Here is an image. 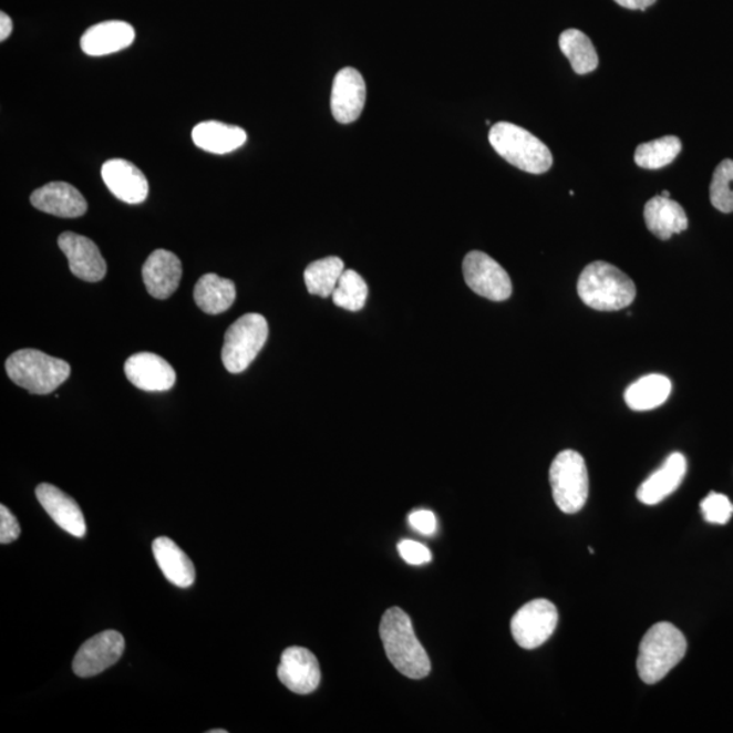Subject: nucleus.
Segmentation results:
<instances>
[{"instance_id": "obj_1", "label": "nucleus", "mask_w": 733, "mask_h": 733, "mask_svg": "<svg viewBox=\"0 0 733 733\" xmlns=\"http://www.w3.org/2000/svg\"><path fill=\"white\" fill-rule=\"evenodd\" d=\"M384 651L402 675L423 679L431 672V660L414 634L410 616L400 607L384 612L380 627Z\"/></svg>"}, {"instance_id": "obj_2", "label": "nucleus", "mask_w": 733, "mask_h": 733, "mask_svg": "<svg viewBox=\"0 0 733 733\" xmlns=\"http://www.w3.org/2000/svg\"><path fill=\"white\" fill-rule=\"evenodd\" d=\"M578 292L582 302L593 310L618 311L633 303L636 286L621 269L595 261L582 270Z\"/></svg>"}, {"instance_id": "obj_3", "label": "nucleus", "mask_w": 733, "mask_h": 733, "mask_svg": "<svg viewBox=\"0 0 733 733\" xmlns=\"http://www.w3.org/2000/svg\"><path fill=\"white\" fill-rule=\"evenodd\" d=\"M688 651L683 633L670 622L653 624L642 639L637 658V671L647 684H654L681 663Z\"/></svg>"}, {"instance_id": "obj_4", "label": "nucleus", "mask_w": 733, "mask_h": 733, "mask_svg": "<svg viewBox=\"0 0 733 733\" xmlns=\"http://www.w3.org/2000/svg\"><path fill=\"white\" fill-rule=\"evenodd\" d=\"M489 142L502 158L523 172L543 174L553 165L549 147L519 125L495 124L489 132Z\"/></svg>"}, {"instance_id": "obj_5", "label": "nucleus", "mask_w": 733, "mask_h": 733, "mask_svg": "<svg viewBox=\"0 0 733 733\" xmlns=\"http://www.w3.org/2000/svg\"><path fill=\"white\" fill-rule=\"evenodd\" d=\"M11 381L32 394H50L71 374V366L62 359L38 350L17 351L6 362Z\"/></svg>"}, {"instance_id": "obj_6", "label": "nucleus", "mask_w": 733, "mask_h": 733, "mask_svg": "<svg viewBox=\"0 0 733 733\" xmlns=\"http://www.w3.org/2000/svg\"><path fill=\"white\" fill-rule=\"evenodd\" d=\"M550 485L557 507L565 514H576L588 498V471L585 458L574 450H565L550 466Z\"/></svg>"}, {"instance_id": "obj_7", "label": "nucleus", "mask_w": 733, "mask_h": 733, "mask_svg": "<svg viewBox=\"0 0 733 733\" xmlns=\"http://www.w3.org/2000/svg\"><path fill=\"white\" fill-rule=\"evenodd\" d=\"M268 322L257 312L240 317L225 335L221 362L231 374L245 371L260 353L268 340Z\"/></svg>"}, {"instance_id": "obj_8", "label": "nucleus", "mask_w": 733, "mask_h": 733, "mask_svg": "<svg viewBox=\"0 0 733 733\" xmlns=\"http://www.w3.org/2000/svg\"><path fill=\"white\" fill-rule=\"evenodd\" d=\"M557 623V607L549 600L536 599L516 612L510 621V632L519 647L536 649L550 639Z\"/></svg>"}, {"instance_id": "obj_9", "label": "nucleus", "mask_w": 733, "mask_h": 733, "mask_svg": "<svg viewBox=\"0 0 733 733\" xmlns=\"http://www.w3.org/2000/svg\"><path fill=\"white\" fill-rule=\"evenodd\" d=\"M466 285L477 296L503 302L513 293V282L500 264L483 251H471L464 260Z\"/></svg>"}, {"instance_id": "obj_10", "label": "nucleus", "mask_w": 733, "mask_h": 733, "mask_svg": "<svg viewBox=\"0 0 733 733\" xmlns=\"http://www.w3.org/2000/svg\"><path fill=\"white\" fill-rule=\"evenodd\" d=\"M124 649L125 640L122 633L116 630H105L80 648L72 669L81 678L99 675L122 659Z\"/></svg>"}, {"instance_id": "obj_11", "label": "nucleus", "mask_w": 733, "mask_h": 733, "mask_svg": "<svg viewBox=\"0 0 733 733\" xmlns=\"http://www.w3.org/2000/svg\"><path fill=\"white\" fill-rule=\"evenodd\" d=\"M278 677L292 693L306 695L321 682V669L314 653L302 647L287 648L281 654Z\"/></svg>"}, {"instance_id": "obj_12", "label": "nucleus", "mask_w": 733, "mask_h": 733, "mask_svg": "<svg viewBox=\"0 0 733 733\" xmlns=\"http://www.w3.org/2000/svg\"><path fill=\"white\" fill-rule=\"evenodd\" d=\"M59 248L68 257L71 272L82 280L97 282L105 278L106 262L92 239L75 233H63Z\"/></svg>"}, {"instance_id": "obj_13", "label": "nucleus", "mask_w": 733, "mask_h": 733, "mask_svg": "<svg viewBox=\"0 0 733 733\" xmlns=\"http://www.w3.org/2000/svg\"><path fill=\"white\" fill-rule=\"evenodd\" d=\"M366 100V86L362 74L352 68H345L334 76L330 107L340 124L357 122L362 114Z\"/></svg>"}, {"instance_id": "obj_14", "label": "nucleus", "mask_w": 733, "mask_h": 733, "mask_svg": "<svg viewBox=\"0 0 733 733\" xmlns=\"http://www.w3.org/2000/svg\"><path fill=\"white\" fill-rule=\"evenodd\" d=\"M124 371L134 386L146 392H166L177 380L173 366L159 354L149 352L132 354L124 364Z\"/></svg>"}, {"instance_id": "obj_15", "label": "nucleus", "mask_w": 733, "mask_h": 733, "mask_svg": "<svg viewBox=\"0 0 733 733\" xmlns=\"http://www.w3.org/2000/svg\"><path fill=\"white\" fill-rule=\"evenodd\" d=\"M107 189L114 196L127 204H141L148 197L146 176L134 164L125 159L105 162L101 169Z\"/></svg>"}, {"instance_id": "obj_16", "label": "nucleus", "mask_w": 733, "mask_h": 733, "mask_svg": "<svg viewBox=\"0 0 733 733\" xmlns=\"http://www.w3.org/2000/svg\"><path fill=\"white\" fill-rule=\"evenodd\" d=\"M30 203L39 211L59 216V218H80L87 211L86 198L71 184L50 183L30 196Z\"/></svg>"}, {"instance_id": "obj_17", "label": "nucleus", "mask_w": 733, "mask_h": 733, "mask_svg": "<svg viewBox=\"0 0 733 733\" xmlns=\"http://www.w3.org/2000/svg\"><path fill=\"white\" fill-rule=\"evenodd\" d=\"M182 276V261L169 250H155L143 266L144 285L149 296L156 299L171 298L177 291Z\"/></svg>"}, {"instance_id": "obj_18", "label": "nucleus", "mask_w": 733, "mask_h": 733, "mask_svg": "<svg viewBox=\"0 0 733 733\" xmlns=\"http://www.w3.org/2000/svg\"><path fill=\"white\" fill-rule=\"evenodd\" d=\"M35 496L59 527L76 538L85 537V516H83L82 509L74 498L65 495L63 491L51 484L39 485L35 488Z\"/></svg>"}, {"instance_id": "obj_19", "label": "nucleus", "mask_w": 733, "mask_h": 733, "mask_svg": "<svg viewBox=\"0 0 733 733\" xmlns=\"http://www.w3.org/2000/svg\"><path fill=\"white\" fill-rule=\"evenodd\" d=\"M135 29L124 21H106L82 35V51L89 56H106L125 50L135 41Z\"/></svg>"}, {"instance_id": "obj_20", "label": "nucleus", "mask_w": 733, "mask_h": 733, "mask_svg": "<svg viewBox=\"0 0 733 733\" xmlns=\"http://www.w3.org/2000/svg\"><path fill=\"white\" fill-rule=\"evenodd\" d=\"M688 471V462L681 453H674L667 458L664 465L654 472L646 483L640 485L637 491V497L647 506H654L663 502L665 497L679 488L682 484L684 474Z\"/></svg>"}, {"instance_id": "obj_21", "label": "nucleus", "mask_w": 733, "mask_h": 733, "mask_svg": "<svg viewBox=\"0 0 733 733\" xmlns=\"http://www.w3.org/2000/svg\"><path fill=\"white\" fill-rule=\"evenodd\" d=\"M644 219L648 230L662 240L670 239L689 227L688 215L681 204L662 195L646 204Z\"/></svg>"}, {"instance_id": "obj_22", "label": "nucleus", "mask_w": 733, "mask_h": 733, "mask_svg": "<svg viewBox=\"0 0 733 733\" xmlns=\"http://www.w3.org/2000/svg\"><path fill=\"white\" fill-rule=\"evenodd\" d=\"M153 553L162 574L172 585L179 588H188L194 585L196 579L195 565L171 538H156L153 543Z\"/></svg>"}, {"instance_id": "obj_23", "label": "nucleus", "mask_w": 733, "mask_h": 733, "mask_svg": "<svg viewBox=\"0 0 733 733\" xmlns=\"http://www.w3.org/2000/svg\"><path fill=\"white\" fill-rule=\"evenodd\" d=\"M192 140L204 152L224 155L242 147L246 141H248V135H246L242 128L236 127V125L204 122L197 124L194 131H192Z\"/></svg>"}, {"instance_id": "obj_24", "label": "nucleus", "mask_w": 733, "mask_h": 733, "mask_svg": "<svg viewBox=\"0 0 733 733\" xmlns=\"http://www.w3.org/2000/svg\"><path fill=\"white\" fill-rule=\"evenodd\" d=\"M194 298L198 309L207 314H220L236 302V285L218 275L207 273L196 282Z\"/></svg>"}, {"instance_id": "obj_25", "label": "nucleus", "mask_w": 733, "mask_h": 733, "mask_svg": "<svg viewBox=\"0 0 733 733\" xmlns=\"http://www.w3.org/2000/svg\"><path fill=\"white\" fill-rule=\"evenodd\" d=\"M671 392L672 383L669 378L660 374L646 375L630 384L624 392V402L636 412L652 411L663 405Z\"/></svg>"}, {"instance_id": "obj_26", "label": "nucleus", "mask_w": 733, "mask_h": 733, "mask_svg": "<svg viewBox=\"0 0 733 733\" xmlns=\"http://www.w3.org/2000/svg\"><path fill=\"white\" fill-rule=\"evenodd\" d=\"M560 48L576 74L586 75L598 69L597 50L587 34L578 29H568L560 35Z\"/></svg>"}, {"instance_id": "obj_27", "label": "nucleus", "mask_w": 733, "mask_h": 733, "mask_svg": "<svg viewBox=\"0 0 733 733\" xmlns=\"http://www.w3.org/2000/svg\"><path fill=\"white\" fill-rule=\"evenodd\" d=\"M344 270V262L334 256L311 262L304 270L306 287L311 296L332 297Z\"/></svg>"}, {"instance_id": "obj_28", "label": "nucleus", "mask_w": 733, "mask_h": 733, "mask_svg": "<svg viewBox=\"0 0 733 733\" xmlns=\"http://www.w3.org/2000/svg\"><path fill=\"white\" fill-rule=\"evenodd\" d=\"M682 152V142L677 136L642 143L636 149L634 161L642 169L658 171L669 166Z\"/></svg>"}, {"instance_id": "obj_29", "label": "nucleus", "mask_w": 733, "mask_h": 733, "mask_svg": "<svg viewBox=\"0 0 733 733\" xmlns=\"http://www.w3.org/2000/svg\"><path fill=\"white\" fill-rule=\"evenodd\" d=\"M366 297L369 287L362 276L352 269L344 270L332 293L334 304L348 311H360L365 306Z\"/></svg>"}, {"instance_id": "obj_30", "label": "nucleus", "mask_w": 733, "mask_h": 733, "mask_svg": "<svg viewBox=\"0 0 733 733\" xmlns=\"http://www.w3.org/2000/svg\"><path fill=\"white\" fill-rule=\"evenodd\" d=\"M711 202L720 213H733V161L724 159L714 171Z\"/></svg>"}, {"instance_id": "obj_31", "label": "nucleus", "mask_w": 733, "mask_h": 733, "mask_svg": "<svg viewBox=\"0 0 733 733\" xmlns=\"http://www.w3.org/2000/svg\"><path fill=\"white\" fill-rule=\"evenodd\" d=\"M701 510L706 522L725 525L732 518L733 504L729 497L712 492L701 502Z\"/></svg>"}, {"instance_id": "obj_32", "label": "nucleus", "mask_w": 733, "mask_h": 733, "mask_svg": "<svg viewBox=\"0 0 733 733\" xmlns=\"http://www.w3.org/2000/svg\"><path fill=\"white\" fill-rule=\"evenodd\" d=\"M400 556L411 565H424L432 561V553L416 540L404 539L399 544Z\"/></svg>"}, {"instance_id": "obj_33", "label": "nucleus", "mask_w": 733, "mask_h": 733, "mask_svg": "<svg viewBox=\"0 0 733 733\" xmlns=\"http://www.w3.org/2000/svg\"><path fill=\"white\" fill-rule=\"evenodd\" d=\"M21 527L6 506H0V544L8 545L20 538Z\"/></svg>"}, {"instance_id": "obj_34", "label": "nucleus", "mask_w": 733, "mask_h": 733, "mask_svg": "<svg viewBox=\"0 0 733 733\" xmlns=\"http://www.w3.org/2000/svg\"><path fill=\"white\" fill-rule=\"evenodd\" d=\"M410 526L423 536H434L437 530L436 516L429 509H416L410 515Z\"/></svg>"}, {"instance_id": "obj_35", "label": "nucleus", "mask_w": 733, "mask_h": 733, "mask_svg": "<svg viewBox=\"0 0 733 733\" xmlns=\"http://www.w3.org/2000/svg\"><path fill=\"white\" fill-rule=\"evenodd\" d=\"M624 9L644 11L657 2V0H616Z\"/></svg>"}, {"instance_id": "obj_36", "label": "nucleus", "mask_w": 733, "mask_h": 733, "mask_svg": "<svg viewBox=\"0 0 733 733\" xmlns=\"http://www.w3.org/2000/svg\"><path fill=\"white\" fill-rule=\"evenodd\" d=\"M13 32V21L8 14H0V41L8 40Z\"/></svg>"}, {"instance_id": "obj_37", "label": "nucleus", "mask_w": 733, "mask_h": 733, "mask_svg": "<svg viewBox=\"0 0 733 733\" xmlns=\"http://www.w3.org/2000/svg\"><path fill=\"white\" fill-rule=\"evenodd\" d=\"M208 733H227V731L226 730H213V731H208Z\"/></svg>"}, {"instance_id": "obj_38", "label": "nucleus", "mask_w": 733, "mask_h": 733, "mask_svg": "<svg viewBox=\"0 0 733 733\" xmlns=\"http://www.w3.org/2000/svg\"><path fill=\"white\" fill-rule=\"evenodd\" d=\"M662 196H663V197H667V198H670V192H669V190H664L663 194H662Z\"/></svg>"}]
</instances>
